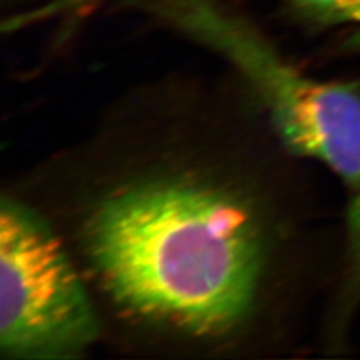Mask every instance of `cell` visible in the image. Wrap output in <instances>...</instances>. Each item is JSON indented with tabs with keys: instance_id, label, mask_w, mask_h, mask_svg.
<instances>
[{
	"instance_id": "1",
	"label": "cell",
	"mask_w": 360,
	"mask_h": 360,
	"mask_svg": "<svg viewBox=\"0 0 360 360\" xmlns=\"http://www.w3.org/2000/svg\"><path fill=\"white\" fill-rule=\"evenodd\" d=\"M82 240L119 309L209 340L250 319L269 262L267 233L251 202L189 174L112 189L89 212Z\"/></svg>"
},
{
	"instance_id": "2",
	"label": "cell",
	"mask_w": 360,
	"mask_h": 360,
	"mask_svg": "<svg viewBox=\"0 0 360 360\" xmlns=\"http://www.w3.org/2000/svg\"><path fill=\"white\" fill-rule=\"evenodd\" d=\"M167 25L215 50L251 86L287 148L326 165L352 189L360 179V94L285 60L215 0H150Z\"/></svg>"
},
{
	"instance_id": "3",
	"label": "cell",
	"mask_w": 360,
	"mask_h": 360,
	"mask_svg": "<svg viewBox=\"0 0 360 360\" xmlns=\"http://www.w3.org/2000/svg\"><path fill=\"white\" fill-rule=\"evenodd\" d=\"M99 321L58 236L15 200L0 207V350L11 359L80 357Z\"/></svg>"
},
{
	"instance_id": "4",
	"label": "cell",
	"mask_w": 360,
	"mask_h": 360,
	"mask_svg": "<svg viewBox=\"0 0 360 360\" xmlns=\"http://www.w3.org/2000/svg\"><path fill=\"white\" fill-rule=\"evenodd\" d=\"M347 284L348 300L360 299V179L353 188L347 213Z\"/></svg>"
},
{
	"instance_id": "5",
	"label": "cell",
	"mask_w": 360,
	"mask_h": 360,
	"mask_svg": "<svg viewBox=\"0 0 360 360\" xmlns=\"http://www.w3.org/2000/svg\"><path fill=\"white\" fill-rule=\"evenodd\" d=\"M303 14L324 25L360 22V0H290Z\"/></svg>"
},
{
	"instance_id": "6",
	"label": "cell",
	"mask_w": 360,
	"mask_h": 360,
	"mask_svg": "<svg viewBox=\"0 0 360 360\" xmlns=\"http://www.w3.org/2000/svg\"><path fill=\"white\" fill-rule=\"evenodd\" d=\"M103 0H49L37 9L29 11L26 14L15 17L8 22L11 29H17L32 25V22H41L44 20L53 18H74L83 17L87 11L94 9Z\"/></svg>"
}]
</instances>
